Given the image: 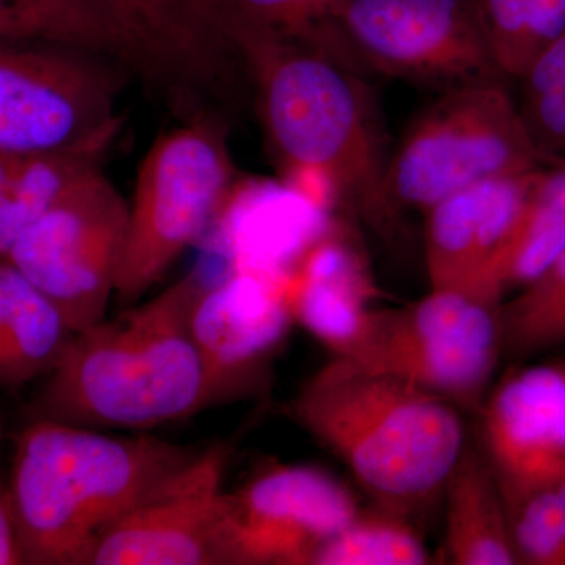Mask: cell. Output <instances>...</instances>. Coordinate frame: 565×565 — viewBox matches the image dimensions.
Wrapping results in <instances>:
<instances>
[{"label":"cell","instance_id":"cell-1","mask_svg":"<svg viewBox=\"0 0 565 565\" xmlns=\"http://www.w3.org/2000/svg\"><path fill=\"white\" fill-rule=\"evenodd\" d=\"M204 288L193 270L151 300L74 334L33 399V419L147 430L214 407L191 327Z\"/></svg>","mask_w":565,"mask_h":565},{"label":"cell","instance_id":"cell-14","mask_svg":"<svg viewBox=\"0 0 565 565\" xmlns=\"http://www.w3.org/2000/svg\"><path fill=\"white\" fill-rule=\"evenodd\" d=\"M292 321L285 285L248 270L206 285L193 305L191 327L214 405L263 390Z\"/></svg>","mask_w":565,"mask_h":565},{"label":"cell","instance_id":"cell-26","mask_svg":"<svg viewBox=\"0 0 565 565\" xmlns=\"http://www.w3.org/2000/svg\"><path fill=\"white\" fill-rule=\"evenodd\" d=\"M121 33L151 40L173 28L193 0H98Z\"/></svg>","mask_w":565,"mask_h":565},{"label":"cell","instance_id":"cell-10","mask_svg":"<svg viewBox=\"0 0 565 565\" xmlns=\"http://www.w3.org/2000/svg\"><path fill=\"white\" fill-rule=\"evenodd\" d=\"M337 24L353 62L392 76L452 85L504 77L478 0H340Z\"/></svg>","mask_w":565,"mask_h":565},{"label":"cell","instance_id":"cell-20","mask_svg":"<svg viewBox=\"0 0 565 565\" xmlns=\"http://www.w3.org/2000/svg\"><path fill=\"white\" fill-rule=\"evenodd\" d=\"M99 166L95 154L24 156L0 152V258L39 221L63 191Z\"/></svg>","mask_w":565,"mask_h":565},{"label":"cell","instance_id":"cell-4","mask_svg":"<svg viewBox=\"0 0 565 565\" xmlns=\"http://www.w3.org/2000/svg\"><path fill=\"white\" fill-rule=\"evenodd\" d=\"M289 412L385 511L399 515L444 489L465 448L455 405L343 356L305 382Z\"/></svg>","mask_w":565,"mask_h":565},{"label":"cell","instance_id":"cell-9","mask_svg":"<svg viewBox=\"0 0 565 565\" xmlns=\"http://www.w3.org/2000/svg\"><path fill=\"white\" fill-rule=\"evenodd\" d=\"M128 223V200L99 166L92 167L22 233L6 259L46 294L79 333L106 319Z\"/></svg>","mask_w":565,"mask_h":565},{"label":"cell","instance_id":"cell-25","mask_svg":"<svg viewBox=\"0 0 565 565\" xmlns=\"http://www.w3.org/2000/svg\"><path fill=\"white\" fill-rule=\"evenodd\" d=\"M516 103L539 150L550 159L565 158V62L541 90Z\"/></svg>","mask_w":565,"mask_h":565},{"label":"cell","instance_id":"cell-18","mask_svg":"<svg viewBox=\"0 0 565 565\" xmlns=\"http://www.w3.org/2000/svg\"><path fill=\"white\" fill-rule=\"evenodd\" d=\"M565 248V158L535 173L525 206L493 270L501 300L533 281Z\"/></svg>","mask_w":565,"mask_h":565},{"label":"cell","instance_id":"cell-5","mask_svg":"<svg viewBox=\"0 0 565 565\" xmlns=\"http://www.w3.org/2000/svg\"><path fill=\"white\" fill-rule=\"evenodd\" d=\"M505 81L459 82L412 122L386 170L397 211L426 212L476 182L535 172L552 161L534 143Z\"/></svg>","mask_w":565,"mask_h":565},{"label":"cell","instance_id":"cell-27","mask_svg":"<svg viewBox=\"0 0 565 565\" xmlns=\"http://www.w3.org/2000/svg\"><path fill=\"white\" fill-rule=\"evenodd\" d=\"M25 564L9 478L0 473V565Z\"/></svg>","mask_w":565,"mask_h":565},{"label":"cell","instance_id":"cell-15","mask_svg":"<svg viewBox=\"0 0 565 565\" xmlns=\"http://www.w3.org/2000/svg\"><path fill=\"white\" fill-rule=\"evenodd\" d=\"M535 173L476 182L426 211L430 289L463 294L500 308L503 300L494 292V266L514 232Z\"/></svg>","mask_w":565,"mask_h":565},{"label":"cell","instance_id":"cell-13","mask_svg":"<svg viewBox=\"0 0 565 565\" xmlns=\"http://www.w3.org/2000/svg\"><path fill=\"white\" fill-rule=\"evenodd\" d=\"M482 456L505 511L565 479V359L515 364L481 405Z\"/></svg>","mask_w":565,"mask_h":565},{"label":"cell","instance_id":"cell-17","mask_svg":"<svg viewBox=\"0 0 565 565\" xmlns=\"http://www.w3.org/2000/svg\"><path fill=\"white\" fill-rule=\"evenodd\" d=\"M448 559L456 565H514L508 511L482 452L465 445L445 482Z\"/></svg>","mask_w":565,"mask_h":565},{"label":"cell","instance_id":"cell-24","mask_svg":"<svg viewBox=\"0 0 565 565\" xmlns=\"http://www.w3.org/2000/svg\"><path fill=\"white\" fill-rule=\"evenodd\" d=\"M426 546L403 515L360 514L319 548L311 565H423Z\"/></svg>","mask_w":565,"mask_h":565},{"label":"cell","instance_id":"cell-8","mask_svg":"<svg viewBox=\"0 0 565 565\" xmlns=\"http://www.w3.org/2000/svg\"><path fill=\"white\" fill-rule=\"evenodd\" d=\"M334 355L448 401L481 408L501 355L498 310L434 291L397 310H367Z\"/></svg>","mask_w":565,"mask_h":565},{"label":"cell","instance_id":"cell-23","mask_svg":"<svg viewBox=\"0 0 565 565\" xmlns=\"http://www.w3.org/2000/svg\"><path fill=\"white\" fill-rule=\"evenodd\" d=\"M223 20L277 33L353 68L337 24L340 0H217Z\"/></svg>","mask_w":565,"mask_h":565},{"label":"cell","instance_id":"cell-11","mask_svg":"<svg viewBox=\"0 0 565 565\" xmlns=\"http://www.w3.org/2000/svg\"><path fill=\"white\" fill-rule=\"evenodd\" d=\"M225 445L188 467L99 534L85 565H234L223 476Z\"/></svg>","mask_w":565,"mask_h":565},{"label":"cell","instance_id":"cell-7","mask_svg":"<svg viewBox=\"0 0 565 565\" xmlns=\"http://www.w3.org/2000/svg\"><path fill=\"white\" fill-rule=\"evenodd\" d=\"M103 55L0 39V152L103 156L120 131L117 73Z\"/></svg>","mask_w":565,"mask_h":565},{"label":"cell","instance_id":"cell-2","mask_svg":"<svg viewBox=\"0 0 565 565\" xmlns=\"http://www.w3.org/2000/svg\"><path fill=\"white\" fill-rule=\"evenodd\" d=\"M225 25L286 172L326 181L363 218L388 230L397 215L386 191L390 154L373 102L351 66L277 33Z\"/></svg>","mask_w":565,"mask_h":565},{"label":"cell","instance_id":"cell-21","mask_svg":"<svg viewBox=\"0 0 565 565\" xmlns=\"http://www.w3.org/2000/svg\"><path fill=\"white\" fill-rule=\"evenodd\" d=\"M501 355L523 362L565 349V248L498 308Z\"/></svg>","mask_w":565,"mask_h":565},{"label":"cell","instance_id":"cell-22","mask_svg":"<svg viewBox=\"0 0 565 565\" xmlns=\"http://www.w3.org/2000/svg\"><path fill=\"white\" fill-rule=\"evenodd\" d=\"M494 61L515 79L542 47L565 32V0H478Z\"/></svg>","mask_w":565,"mask_h":565},{"label":"cell","instance_id":"cell-16","mask_svg":"<svg viewBox=\"0 0 565 565\" xmlns=\"http://www.w3.org/2000/svg\"><path fill=\"white\" fill-rule=\"evenodd\" d=\"M74 334L57 305L0 258V388L17 390L46 377Z\"/></svg>","mask_w":565,"mask_h":565},{"label":"cell","instance_id":"cell-6","mask_svg":"<svg viewBox=\"0 0 565 565\" xmlns=\"http://www.w3.org/2000/svg\"><path fill=\"white\" fill-rule=\"evenodd\" d=\"M233 178L225 128L210 115L189 118L152 141L129 202L118 302L139 300L200 239L225 204Z\"/></svg>","mask_w":565,"mask_h":565},{"label":"cell","instance_id":"cell-19","mask_svg":"<svg viewBox=\"0 0 565 565\" xmlns=\"http://www.w3.org/2000/svg\"><path fill=\"white\" fill-rule=\"evenodd\" d=\"M0 39L57 41L132 68L128 44L98 0H0Z\"/></svg>","mask_w":565,"mask_h":565},{"label":"cell","instance_id":"cell-12","mask_svg":"<svg viewBox=\"0 0 565 565\" xmlns=\"http://www.w3.org/2000/svg\"><path fill=\"white\" fill-rule=\"evenodd\" d=\"M226 511L234 565H307L360 509L326 471L275 465L226 493Z\"/></svg>","mask_w":565,"mask_h":565},{"label":"cell","instance_id":"cell-3","mask_svg":"<svg viewBox=\"0 0 565 565\" xmlns=\"http://www.w3.org/2000/svg\"><path fill=\"white\" fill-rule=\"evenodd\" d=\"M199 455L148 435L32 419L9 478L25 565H85L103 531Z\"/></svg>","mask_w":565,"mask_h":565},{"label":"cell","instance_id":"cell-28","mask_svg":"<svg viewBox=\"0 0 565 565\" xmlns=\"http://www.w3.org/2000/svg\"><path fill=\"white\" fill-rule=\"evenodd\" d=\"M3 437V419L2 416H0V441H2Z\"/></svg>","mask_w":565,"mask_h":565}]
</instances>
